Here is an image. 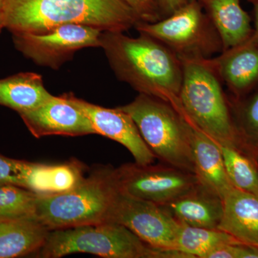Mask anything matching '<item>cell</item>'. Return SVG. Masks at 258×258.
<instances>
[{"mask_svg":"<svg viewBox=\"0 0 258 258\" xmlns=\"http://www.w3.org/2000/svg\"><path fill=\"white\" fill-rule=\"evenodd\" d=\"M101 47L120 81L184 114L180 101L182 64L172 50L145 34L130 37L113 31L102 32Z\"/></svg>","mask_w":258,"mask_h":258,"instance_id":"cell-1","label":"cell"},{"mask_svg":"<svg viewBox=\"0 0 258 258\" xmlns=\"http://www.w3.org/2000/svg\"><path fill=\"white\" fill-rule=\"evenodd\" d=\"M4 15L12 34H41L64 24L123 32L140 21L122 0H4Z\"/></svg>","mask_w":258,"mask_h":258,"instance_id":"cell-2","label":"cell"},{"mask_svg":"<svg viewBox=\"0 0 258 258\" xmlns=\"http://www.w3.org/2000/svg\"><path fill=\"white\" fill-rule=\"evenodd\" d=\"M118 192L114 168L97 166L72 189L37 195L35 219L49 231L108 222Z\"/></svg>","mask_w":258,"mask_h":258,"instance_id":"cell-3","label":"cell"},{"mask_svg":"<svg viewBox=\"0 0 258 258\" xmlns=\"http://www.w3.org/2000/svg\"><path fill=\"white\" fill-rule=\"evenodd\" d=\"M78 252L105 258H186L177 250L152 247L125 226L112 222L51 230L36 254L59 258Z\"/></svg>","mask_w":258,"mask_h":258,"instance_id":"cell-4","label":"cell"},{"mask_svg":"<svg viewBox=\"0 0 258 258\" xmlns=\"http://www.w3.org/2000/svg\"><path fill=\"white\" fill-rule=\"evenodd\" d=\"M179 59L183 70L180 101L185 116L217 143L240 148L230 101L210 59Z\"/></svg>","mask_w":258,"mask_h":258,"instance_id":"cell-5","label":"cell"},{"mask_svg":"<svg viewBox=\"0 0 258 258\" xmlns=\"http://www.w3.org/2000/svg\"><path fill=\"white\" fill-rule=\"evenodd\" d=\"M118 108L132 117L156 157L195 174L189 123L184 114L165 101L141 93Z\"/></svg>","mask_w":258,"mask_h":258,"instance_id":"cell-6","label":"cell"},{"mask_svg":"<svg viewBox=\"0 0 258 258\" xmlns=\"http://www.w3.org/2000/svg\"><path fill=\"white\" fill-rule=\"evenodd\" d=\"M134 27L139 33L160 42L179 58H209L222 51L216 29L198 0H190L172 15L155 23L139 21Z\"/></svg>","mask_w":258,"mask_h":258,"instance_id":"cell-7","label":"cell"},{"mask_svg":"<svg viewBox=\"0 0 258 258\" xmlns=\"http://www.w3.org/2000/svg\"><path fill=\"white\" fill-rule=\"evenodd\" d=\"M102 31L81 25L64 24L41 34L13 33L15 48L37 66L58 70L77 51L101 47Z\"/></svg>","mask_w":258,"mask_h":258,"instance_id":"cell-8","label":"cell"},{"mask_svg":"<svg viewBox=\"0 0 258 258\" xmlns=\"http://www.w3.org/2000/svg\"><path fill=\"white\" fill-rule=\"evenodd\" d=\"M120 192L164 205L200 184L195 174L168 164H126L115 169Z\"/></svg>","mask_w":258,"mask_h":258,"instance_id":"cell-9","label":"cell"},{"mask_svg":"<svg viewBox=\"0 0 258 258\" xmlns=\"http://www.w3.org/2000/svg\"><path fill=\"white\" fill-rule=\"evenodd\" d=\"M108 222L125 226L152 247L176 250L180 224L157 204L133 198L118 190Z\"/></svg>","mask_w":258,"mask_h":258,"instance_id":"cell-10","label":"cell"},{"mask_svg":"<svg viewBox=\"0 0 258 258\" xmlns=\"http://www.w3.org/2000/svg\"><path fill=\"white\" fill-rule=\"evenodd\" d=\"M91 121L97 134L106 137L126 148L136 163L153 164L156 156L144 142L134 120L123 110L97 106L76 98L73 93L64 94Z\"/></svg>","mask_w":258,"mask_h":258,"instance_id":"cell-11","label":"cell"},{"mask_svg":"<svg viewBox=\"0 0 258 258\" xmlns=\"http://www.w3.org/2000/svg\"><path fill=\"white\" fill-rule=\"evenodd\" d=\"M19 115L36 138L53 135L80 137L97 134L87 116L64 94L53 96L35 109Z\"/></svg>","mask_w":258,"mask_h":258,"instance_id":"cell-12","label":"cell"},{"mask_svg":"<svg viewBox=\"0 0 258 258\" xmlns=\"http://www.w3.org/2000/svg\"><path fill=\"white\" fill-rule=\"evenodd\" d=\"M209 59L233 99L242 98L257 86L258 45L253 37L237 46L222 51L215 58Z\"/></svg>","mask_w":258,"mask_h":258,"instance_id":"cell-13","label":"cell"},{"mask_svg":"<svg viewBox=\"0 0 258 258\" xmlns=\"http://www.w3.org/2000/svg\"><path fill=\"white\" fill-rule=\"evenodd\" d=\"M188 120L195 174L200 184L222 199L233 186L226 173L220 145Z\"/></svg>","mask_w":258,"mask_h":258,"instance_id":"cell-14","label":"cell"},{"mask_svg":"<svg viewBox=\"0 0 258 258\" xmlns=\"http://www.w3.org/2000/svg\"><path fill=\"white\" fill-rule=\"evenodd\" d=\"M222 203L219 230L239 242L258 247V195L232 187Z\"/></svg>","mask_w":258,"mask_h":258,"instance_id":"cell-15","label":"cell"},{"mask_svg":"<svg viewBox=\"0 0 258 258\" xmlns=\"http://www.w3.org/2000/svg\"><path fill=\"white\" fill-rule=\"evenodd\" d=\"M161 206L181 225L204 228L218 229L223 212L222 199L201 184Z\"/></svg>","mask_w":258,"mask_h":258,"instance_id":"cell-16","label":"cell"},{"mask_svg":"<svg viewBox=\"0 0 258 258\" xmlns=\"http://www.w3.org/2000/svg\"><path fill=\"white\" fill-rule=\"evenodd\" d=\"M22 186L37 195H52L72 189L83 177L81 164L76 161L60 164H38L19 160Z\"/></svg>","mask_w":258,"mask_h":258,"instance_id":"cell-17","label":"cell"},{"mask_svg":"<svg viewBox=\"0 0 258 258\" xmlns=\"http://www.w3.org/2000/svg\"><path fill=\"white\" fill-rule=\"evenodd\" d=\"M220 37L222 51L248 40L253 34L250 18L240 0H198Z\"/></svg>","mask_w":258,"mask_h":258,"instance_id":"cell-18","label":"cell"},{"mask_svg":"<svg viewBox=\"0 0 258 258\" xmlns=\"http://www.w3.org/2000/svg\"><path fill=\"white\" fill-rule=\"evenodd\" d=\"M49 232L35 219H0V258L36 253L45 243Z\"/></svg>","mask_w":258,"mask_h":258,"instance_id":"cell-19","label":"cell"},{"mask_svg":"<svg viewBox=\"0 0 258 258\" xmlns=\"http://www.w3.org/2000/svg\"><path fill=\"white\" fill-rule=\"evenodd\" d=\"M52 96L44 86L42 76L35 73H19L0 79V106L19 114L35 109Z\"/></svg>","mask_w":258,"mask_h":258,"instance_id":"cell-20","label":"cell"},{"mask_svg":"<svg viewBox=\"0 0 258 258\" xmlns=\"http://www.w3.org/2000/svg\"><path fill=\"white\" fill-rule=\"evenodd\" d=\"M230 104L241 149L252 157L258 155V85Z\"/></svg>","mask_w":258,"mask_h":258,"instance_id":"cell-21","label":"cell"},{"mask_svg":"<svg viewBox=\"0 0 258 258\" xmlns=\"http://www.w3.org/2000/svg\"><path fill=\"white\" fill-rule=\"evenodd\" d=\"M239 242L219 229L181 225L176 240V249L186 258H207L214 249L223 244Z\"/></svg>","mask_w":258,"mask_h":258,"instance_id":"cell-22","label":"cell"},{"mask_svg":"<svg viewBox=\"0 0 258 258\" xmlns=\"http://www.w3.org/2000/svg\"><path fill=\"white\" fill-rule=\"evenodd\" d=\"M219 145L232 186L258 195V166L254 158L235 146Z\"/></svg>","mask_w":258,"mask_h":258,"instance_id":"cell-23","label":"cell"},{"mask_svg":"<svg viewBox=\"0 0 258 258\" xmlns=\"http://www.w3.org/2000/svg\"><path fill=\"white\" fill-rule=\"evenodd\" d=\"M37 195L31 190L18 185H2L0 219H35Z\"/></svg>","mask_w":258,"mask_h":258,"instance_id":"cell-24","label":"cell"},{"mask_svg":"<svg viewBox=\"0 0 258 258\" xmlns=\"http://www.w3.org/2000/svg\"><path fill=\"white\" fill-rule=\"evenodd\" d=\"M207 258H258V247L240 242L223 244Z\"/></svg>","mask_w":258,"mask_h":258,"instance_id":"cell-25","label":"cell"},{"mask_svg":"<svg viewBox=\"0 0 258 258\" xmlns=\"http://www.w3.org/2000/svg\"><path fill=\"white\" fill-rule=\"evenodd\" d=\"M135 12L140 21L155 23L162 19L155 0H122Z\"/></svg>","mask_w":258,"mask_h":258,"instance_id":"cell-26","label":"cell"},{"mask_svg":"<svg viewBox=\"0 0 258 258\" xmlns=\"http://www.w3.org/2000/svg\"><path fill=\"white\" fill-rule=\"evenodd\" d=\"M18 161V159H11L0 154V186L15 184L22 186Z\"/></svg>","mask_w":258,"mask_h":258,"instance_id":"cell-27","label":"cell"},{"mask_svg":"<svg viewBox=\"0 0 258 258\" xmlns=\"http://www.w3.org/2000/svg\"><path fill=\"white\" fill-rule=\"evenodd\" d=\"M162 18L169 16L187 4L190 0H155Z\"/></svg>","mask_w":258,"mask_h":258,"instance_id":"cell-28","label":"cell"},{"mask_svg":"<svg viewBox=\"0 0 258 258\" xmlns=\"http://www.w3.org/2000/svg\"><path fill=\"white\" fill-rule=\"evenodd\" d=\"M254 23H255V28L253 30V37L254 41L258 45V1L257 3H254Z\"/></svg>","mask_w":258,"mask_h":258,"instance_id":"cell-29","label":"cell"},{"mask_svg":"<svg viewBox=\"0 0 258 258\" xmlns=\"http://www.w3.org/2000/svg\"><path fill=\"white\" fill-rule=\"evenodd\" d=\"M5 26L4 0H0V32Z\"/></svg>","mask_w":258,"mask_h":258,"instance_id":"cell-30","label":"cell"},{"mask_svg":"<svg viewBox=\"0 0 258 258\" xmlns=\"http://www.w3.org/2000/svg\"><path fill=\"white\" fill-rule=\"evenodd\" d=\"M254 158V160L256 161V164H257V165L258 166V155L254 156V157H252Z\"/></svg>","mask_w":258,"mask_h":258,"instance_id":"cell-31","label":"cell"},{"mask_svg":"<svg viewBox=\"0 0 258 258\" xmlns=\"http://www.w3.org/2000/svg\"><path fill=\"white\" fill-rule=\"evenodd\" d=\"M247 1L250 2V3H253V4H254V3H257L258 0H247Z\"/></svg>","mask_w":258,"mask_h":258,"instance_id":"cell-32","label":"cell"}]
</instances>
